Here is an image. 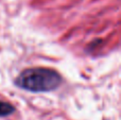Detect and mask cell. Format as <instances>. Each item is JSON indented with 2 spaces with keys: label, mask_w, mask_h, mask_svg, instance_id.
<instances>
[{
  "label": "cell",
  "mask_w": 121,
  "mask_h": 120,
  "mask_svg": "<svg viewBox=\"0 0 121 120\" xmlns=\"http://www.w3.org/2000/svg\"><path fill=\"white\" fill-rule=\"evenodd\" d=\"M15 112V107L12 104L4 101H0V117H5L13 114Z\"/></svg>",
  "instance_id": "cell-2"
},
{
  "label": "cell",
  "mask_w": 121,
  "mask_h": 120,
  "mask_svg": "<svg viewBox=\"0 0 121 120\" xmlns=\"http://www.w3.org/2000/svg\"><path fill=\"white\" fill-rule=\"evenodd\" d=\"M62 83V77L50 68L37 67L23 70L15 80L18 87L32 93H46L56 89Z\"/></svg>",
  "instance_id": "cell-1"
}]
</instances>
